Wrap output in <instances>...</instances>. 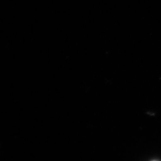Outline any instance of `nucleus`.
<instances>
[]
</instances>
